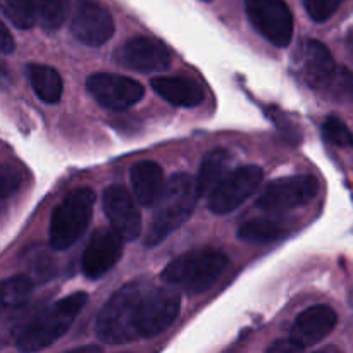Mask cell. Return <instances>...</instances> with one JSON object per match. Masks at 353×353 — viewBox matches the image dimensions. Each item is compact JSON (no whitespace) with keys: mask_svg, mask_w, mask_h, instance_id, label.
Segmentation results:
<instances>
[{"mask_svg":"<svg viewBox=\"0 0 353 353\" xmlns=\"http://www.w3.org/2000/svg\"><path fill=\"white\" fill-rule=\"evenodd\" d=\"M34 19L43 30H57L69 12V0H33Z\"/></svg>","mask_w":353,"mask_h":353,"instance_id":"cell-23","label":"cell"},{"mask_svg":"<svg viewBox=\"0 0 353 353\" xmlns=\"http://www.w3.org/2000/svg\"><path fill=\"white\" fill-rule=\"evenodd\" d=\"M323 134L326 141L336 145V147H353L352 131L338 116H330L324 121Z\"/></svg>","mask_w":353,"mask_h":353,"instance_id":"cell-25","label":"cell"},{"mask_svg":"<svg viewBox=\"0 0 353 353\" xmlns=\"http://www.w3.org/2000/svg\"><path fill=\"white\" fill-rule=\"evenodd\" d=\"M133 195L140 205L154 207L164 188V171L154 161H141L131 169Z\"/></svg>","mask_w":353,"mask_h":353,"instance_id":"cell-17","label":"cell"},{"mask_svg":"<svg viewBox=\"0 0 353 353\" xmlns=\"http://www.w3.org/2000/svg\"><path fill=\"white\" fill-rule=\"evenodd\" d=\"M103 212L110 228L124 241H133L141 233V216L133 196L123 185H110L103 192Z\"/></svg>","mask_w":353,"mask_h":353,"instance_id":"cell-14","label":"cell"},{"mask_svg":"<svg viewBox=\"0 0 353 353\" xmlns=\"http://www.w3.org/2000/svg\"><path fill=\"white\" fill-rule=\"evenodd\" d=\"M21 185V174L12 165L0 164V199L12 195Z\"/></svg>","mask_w":353,"mask_h":353,"instance_id":"cell-27","label":"cell"},{"mask_svg":"<svg viewBox=\"0 0 353 353\" xmlns=\"http://www.w3.org/2000/svg\"><path fill=\"white\" fill-rule=\"evenodd\" d=\"M86 90L99 105L110 110H124L140 102L143 86L134 79L114 72H97L86 79Z\"/></svg>","mask_w":353,"mask_h":353,"instance_id":"cell-10","label":"cell"},{"mask_svg":"<svg viewBox=\"0 0 353 353\" xmlns=\"http://www.w3.org/2000/svg\"><path fill=\"white\" fill-rule=\"evenodd\" d=\"M319 181L312 174H299L279 178L269 183L259 195L257 207L265 212H283L305 205L316 199Z\"/></svg>","mask_w":353,"mask_h":353,"instance_id":"cell-8","label":"cell"},{"mask_svg":"<svg viewBox=\"0 0 353 353\" xmlns=\"http://www.w3.org/2000/svg\"><path fill=\"white\" fill-rule=\"evenodd\" d=\"M152 88L162 100L176 107H196L203 100L202 86L188 78L161 76L152 79Z\"/></svg>","mask_w":353,"mask_h":353,"instance_id":"cell-18","label":"cell"},{"mask_svg":"<svg viewBox=\"0 0 353 353\" xmlns=\"http://www.w3.org/2000/svg\"><path fill=\"white\" fill-rule=\"evenodd\" d=\"M347 43L353 52V28H350V30H348V33H347Z\"/></svg>","mask_w":353,"mask_h":353,"instance_id":"cell-31","label":"cell"},{"mask_svg":"<svg viewBox=\"0 0 353 353\" xmlns=\"http://www.w3.org/2000/svg\"><path fill=\"white\" fill-rule=\"evenodd\" d=\"M228 255L216 248H200L186 252L169 262L161 279L168 286L190 295H199L209 290L226 271Z\"/></svg>","mask_w":353,"mask_h":353,"instance_id":"cell-2","label":"cell"},{"mask_svg":"<svg viewBox=\"0 0 353 353\" xmlns=\"http://www.w3.org/2000/svg\"><path fill=\"white\" fill-rule=\"evenodd\" d=\"M269 352H299V348H296L290 340H281L276 345H272V347L269 348Z\"/></svg>","mask_w":353,"mask_h":353,"instance_id":"cell-30","label":"cell"},{"mask_svg":"<svg viewBox=\"0 0 353 353\" xmlns=\"http://www.w3.org/2000/svg\"><path fill=\"white\" fill-rule=\"evenodd\" d=\"M117 64L131 71L161 72L171 65V52L162 41L150 37H133L114 54Z\"/></svg>","mask_w":353,"mask_h":353,"instance_id":"cell-11","label":"cell"},{"mask_svg":"<svg viewBox=\"0 0 353 353\" xmlns=\"http://www.w3.org/2000/svg\"><path fill=\"white\" fill-rule=\"evenodd\" d=\"M336 62L330 48L317 40H305L302 45V74L312 88L323 90L333 85Z\"/></svg>","mask_w":353,"mask_h":353,"instance_id":"cell-16","label":"cell"},{"mask_svg":"<svg viewBox=\"0 0 353 353\" xmlns=\"http://www.w3.org/2000/svg\"><path fill=\"white\" fill-rule=\"evenodd\" d=\"M123 241L112 228L97 230L83 252V274L88 279H99L107 274L123 257Z\"/></svg>","mask_w":353,"mask_h":353,"instance_id":"cell-13","label":"cell"},{"mask_svg":"<svg viewBox=\"0 0 353 353\" xmlns=\"http://www.w3.org/2000/svg\"><path fill=\"white\" fill-rule=\"evenodd\" d=\"M71 33L88 47H100L114 34L112 16L95 0H76L71 17Z\"/></svg>","mask_w":353,"mask_h":353,"instance_id":"cell-12","label":"cell"},{"mask_svg":"<svg viewBox=\"0 0 353 353\" xmlns=\"http://www.w3.org/2000/svg\"><path fill=\"white\" fill-rule=\"evenodd\" d=\"M0 10L19 30H31L37 23L33 0H0Z\"/></svg>","mask_w":353,"mask_h":353,"instance_id":"cell-24","label":"cell"},{"mask_svg":"<svg viewBox=\"0 0 353 353\" xmlns=\"http://www.w3.org/2000/svg\"><path fill=\"white\" fill-rule=\"evenodd\" d=\"M16 50V41H14V37L10 34V31L7 30L6 24L0 21V54L9 55Z\"/></svg>","mask_w":353,"mask_h":353,"instance_id":"cell-29","label":"cell"},{"mask_svg":"<svg viewBox=\"0 0 353 353\" xmlns=\"http://www.w3.org/2000/svg\"><path fill=\"white\" fill-rule=\"evenodd\" d=\"M33 283L28 276L17 274L0 281V316L16 309L30 296Z\"/></svg>","mask_w":353,"mask_h":353,"instance_id":"cell-22","label":"cell"},{"mask_svg":"<svg viewBox=\"0 0 353 353\" xmlns=\"http://www.w3.org/2000/svg\"><path fill=\"white\" fill-rule=\"evenodd\" d=\"M336 323L338 316L330 305H314L296 317L290 331V341L299 352L305 350L330 336Z\"/></svg>","mask_w":353,"mask_h":353,"instance_id":"cell-15","label":"cell"},{"mask_svg":"<svg viewBox=\"0 0 353 353\" xmlns=\"http://www.w3.org/2000/svg\"><path fill=\"white\" fill-rule=\"evenodd\" d=\"M143 286L140 283H128L117 290L97 317V336L105 345H126L138 341L137 310Z\"/></svg>","mask_w":353,"mask_h":353,"instance_id":"cell-4","label":"cell"},{"mask_svg":"<svg viewBox=\"0 0 353 353\" xmlns=\"http://www.w3.org/2000/svg\"><path fill=\"white\" fill-rule=\"evenodd\" d=\"M28 78H30L34 95L43 103L54 105L62 99L64 83H62L61 74L54 68L43 64H30L28 65Z\"/></svg>","mask_w":353,"mask_h":353,"instance_id":"cell-19","label":"cell"},{"mask_svg":"<svg viewBox=\"0 0 353 353\" xmlns=\"http://www.w3.org/2000/svg\"><path fill=\"white\" fill-rule=\"evenodd\" d=\"M341 2L343 0H303V6L310 19L316 23H326L336 12Z\"/></svg>","mask_w":353,"mask_h":353,"instance_id":"cell-26","label":"cell"},{"mask_svg":"<svg viewBox=\"0 0 353 353\" xmlns=\"http://www.w3.org/2000/svg\"><path fill=\"white\" fill-rule=\"evenodd\" d=\"M199 200L196 183L186 172H178L164 183L161 196L155 202L148 234L145 238L147 247H157L183 226L193 214Z\"/></svg>","mask_w":353,"mask_h":353,"instance_id":"cell-1","label":"cell"},{"mask_svg":"<svg viewBox=\"0 0 353 353\" xmlns=\"http://www.w3.org/2000/svg\"><path fill=\"white\" fill-rule=\"evenodd\" d=\"M86 302V293H72L41 310L23 327L16 341L17 348L21 352H40L54 345L62 334L68 333Z\"/></svg>","mask_w":353,"mask_h":353,"instance_id":"cell-3","label":"cell"},{"mask_svg":"<svg viewBox=\"0 0 353 353\" xmlns=\"http://www.w3.org/2000/svg\"><path fill=\"white\" fill-rule=\"evenodd\" d=\"M245 10L255 31L269 43L279 48L292 43L293 16L285 0H245Z\"/></svg>","mask_w":353,"mask_h":353,"instance_id":"cell-7","label":"cell"},{"mask_svg":"<svg viewBox=\"0 0 353 353\" xmlns=\"http://www.w3.org/2000/svg\"><path fill=\"white\" fill-rule=\"evenodd\" d=\"M336 83L340 93H343L347 99L353 100V72L347 68H338L336 76H334L333 85Z\"/></svg>","mask_w":353,"mask_h":353,"instance_id":"cell-28","label":"cell"},{"mask_svg":"<svg viewBox=\"0 0 353 353\" xmlns=\"http://www.w3.org/2000/svg\"><path fill=\"white\" fill-rule=\"evenodd\" d=\"M95 205V192L88 186L72 190L52 212L48 241L55 250L72 247L90 226Z\"/></svg>","mask_w":353,"mask_h":353,"instance_id":"cell-5","label":"cell"},{"mask_svg":"<svg viewBox=\"0 0 353 353\" xmlns=\"http://www.w3.org/2000/svg\"><path fill=\"white\" fill-rule=\"evenodd\" d=\"M288 233V226L278 219H252L241 224L238 238L248 243H272L281 240Z\"/></svg>","mask_w":353,"mask_h":353,"instance_id":"cell-21","label":"cell"},{"mask_svg":"<svg viewBox=\"0 0 353 353\" xmlns=\"http://www.w3.org/2000/svg\"><path fill=\"white\" fill-rule=\"evenodd\" d=\"M231 154L226 148H214V150L207 152L203 157L202 164H200L199 176H196V192L199 196L209 195L217 183L228 174V165H230Z\"/></svg>","mask_w":353,"mask_h":353,"instance_id":"cell-20","label":"cell"},{"mask_svg":"<svg viewBox=\"0 0 353 353\" xmlns=\"http://www.w3.org/2000/svg\"><path fill=\"white\" fill-rule=\"evenodd\" d=\"M181 299L171 286L143 290L137 310L138 338H152L168 330L178 317Z\"/></svg>","mask_w":353,"mask_h":353,"instance_id":"cell-6","label":"cell"},{"mask_svg":"<svg viewBox=\"0 0 353 353\" xmlns=\"http://www.w3.org/2000/svg\"><path fill=\"white\" fill-rule=\"evenodd\" d=\"M262 176L264 172L259 165H241L233 169L209 193V209L217 216L233 212L254 195L261 185Z\"/></svg>","mask_w":353,"mask_h":353,"instance_id":"cell-9","label":"cell"},{"mask_svg":"<svg viewBox=\"0 0 353 353\" xmlns=\"http://www.w3.org/2000/svg\"><path fill=\"white\" fill-rule=\"evenodd\" d=\"M205 2H209V0H205Z\"/></svg>","mask_w":353,"mask_h":353,"instance_id":"cell-32","label":"cell"}]
</instances>
